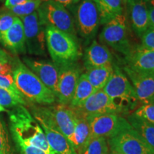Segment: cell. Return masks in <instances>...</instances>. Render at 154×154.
<instances>
[{"instance_id":"1","label":"cell","mask_w":154,"mask_h":154,"mask_svg":"<svg viewBox=\"0 0 154 154\" xmlns=\"http://www.w3.org/2000/svg\"><path fill=\"white\" fill-rule=\"evenodd\" d=\"M7 112L13 138L42 149L48 154H56L48 143L42 126L26 108L19 105Z\"/></svg>"},{"instance_id":"2","label":"cell","mask_w":154,"mask_h":154,"mask_svg":"<svg viewBox=\"0 0 154 154\" xmlns=\"http://www.w3.org/2000/svg\"><path fill=\"white\" fill-rule=\"evenodd\" d=\"M13 76L17 88L26 101L40 105H51L57 101L53 92L19 60L13 65Z\"/></svg>"},{"instance_id":"3","label":"cell","mask_w":154,"mask_h":154,"mask_svg":"<svg viewBox=\"0 0 154 154\" xmlns=\"http://www.w3.org/2000/svg\"><path fill=\"white\" fill-rule=\"evenodd\" d=\"M45 34L47 50L58 69L76 63L81 55L76 38L50 26L45 27Z\"/></svg>"},{"instance_id":"4","label":"cell","mask_w":154,"mask_h":154,"mask_svg":"<svg viewBox=\"0 0 154 154\" xmlns=\"http://www.w3.org/2000/svg\"><path fill=\"white\" fill-rule=\"evenodd\" d=\"M103 91L121 111V115L128 116L140 105L131 83L118 66Z\"/></svg>"},{"instance_id":"5","label":"cell","mask_w":154,"mask_h":154,"mask_svg":"<svg viewBox=\"0 0 154 154\" xmlns=\"http://www.w3.org/2000/svg\"><path fill=\"white\" fill-rule=\"evenodd\" d=\"M38 19L44 26H50L76 38L74 19L66 8L54 0L42 2L37 9Z\"/></svg>"},{"instance_id":"6","label":"cell","mask_w":154,"mask_h":154,"mask_svg":"<svg viewBox=\"0 0 154 154\" xmlns=\"http://www.w3.org/2000/svg\"><path fill=\"white\" fill-rule=\"evenodd\" d=\"M99 39L105 46H109L125 57L129 54L134 48L128 37L126 17L124 14L116 17L104 24Z\"/></svg>"},{"instance_id":"7","label":"cell","mask_w":154,"mask_h":154,"mask_svg":"<svg viewBox=\"0 0 154 154\" xmlns=\"http://www.w3.org/2000/svg\"><path fill=\"white\" fill-rule=\"evenodd\" d=\"M32 116L42 126L48 143L56 154H76L69 140L58 129L48 107H33Z\"/></svg>"},{"instance_id":"8","label":"cell","mask_w":154,"mask_h":154,"mask_svg":"<svg viewBox=\"0 0 154 154\" xmlns=\"http://www.w3.org/2000/svg\"><path fill=\"white\" fill-rule=\"evenodd\" d=\"M111 151L121 154H154V150L146 143L133 127L121 131L107 140Z\"/></svg>"},{"instance_id":"9","label":"cell","mask_w":154,"mask_h":154,"mask_svg":"<svg viewBox=\"0 0 154 154\" xmlns=\"http://www.w3.org/2000/svg\"><path fill=\"white\" fill-rule=\"evenodd\" d=\"M90 127L91 138L109 139L121 131L131 126L127 119L115 113L93 115L86 117Z\"/></svg>"},{"instance_id":"10","label":"cell","mask_w":154,"mask_h":154,"mask_svg":"<svg viewBox=\"0 0 154 154\" xmlns=\"http://www.w3.org/2000/svg\"><path fill=\"white\" fill-rule=\"evenodd\" d=\"M19 19L24 26L26 49L30 54L45 57L47 54L45 26L40 22L37 11Z\"/></svg>"},{"instance_id":"11","label":"cell","mask_w":154,"mask_h":154,"mask_svg":"<svg viewBox=\"0 0 154 154\" xmlns=\"http://www.w3.org/2000/svg\"><path fill=\"white\" fill-rule=\"evenodd\" d=\"M76 29L86 42L95 36L100 20L97 7L94 0H82L75 13Z\"/></svg>"},{"instance_id":"12","label":"cell","mask_w":154,"mask_h":154,"mask_svg":"<svg viewBox=\"0 0 154 154\" xmlns=\"http://www.w3.org/2000/svg\"><path fill=\"white\" fill-rule=\"evenodd\" d=\"M82 74L76 63L59 68V81L56 98L59 103L69 105Z\"/></svg>"},{"instance_id":"13","label":"cell","mask_w":154,"mask_h":154,"mask_svg":"<svg viewBox=\"0 0 154 154\" xmlns=\"http://www.w3.org/2000/svg\"><path fill=\"white\" fill-rule=\"evenodd\" d=\"M23 61L56 96L59 81V69L54 63L48 60L29 57H24Z\"/></svg>"},{"instance_id":"14","label":"cell","mask_w":154,"mask_h":154,"mask_svg":"<svg viewBox=\"0 0 154 154\" xmlns=\"http://www.w3.org/2000/svg\"><path fill=\"white\" fill-rule=\"evenodd\" d=\"M73 109L86 118L90 116L105 113H115L122 116L118 107L113 103L111 99L103 90L96 91L80 106Z\"/></svg>"},{"instance_id":"15","label":"cell","mask_w":154,"mask_h":154,"mask_svg":"<svg viewBox=\"0 0 154 154\" xmlns=\"http://www.w3.org/2000/svg\"><path fill=\"white\" fill-rule=\"evenodd\" d=\"M125 74L131 83L140 104L149 103L154 96V74L138 72L124 67Z\"/></svg>"},{"instance_id":"16","label":"cell","mask_w":154,"mask_h":154,"mask_svg":"<svg viewBox=\"0 0 154 154\" xmlns=\"http://www.w3.org/2000/svg\"><path fill=\"white\" fill-rule=\"evenodd\" d=\"M48 108L58 129L72 144L74 131V109L69 105L61 103L51 106Z\"/></svg>"},{"instance_id":"17","label":"cell","mask_w":154,"mask_h":154,"mask_svg":"<svg viewBox=\"0 0 154 154\" xmlns=\"http://www.w3.org/2000/svg\"><path fill=\"white\" fill-rule=\"evenodd\" d=\"M126 66L138 72L154 74V51L142 46L134 47L125 57Z\"/></svg>"},{"instance_id":"18","label":"cell","mask_w":154,"mask_h":154,"mask_svg":"<svg viewBox=\"0 0 154 154\" xmlns=\"http://www.w3.org/2000/svg\"><path fill=\"white\" fill-rule=\"evenodd\" d=\"M84 63L86 70L113 65V57L106 46L94 40L85 50Z\"/></svg>"},{"instance_id":"19","label":"cell","mask_w":154,"mask_h":154,"mask_svg":"<svg viewBox=\"0 0 154 154\" xmlns=\"http://www.w3.org/2000/svg\"><path fill=\"white\" fill-rule=\"evenodd\" d=\"M0 42L14 54L26 52L24 26L19 17L16 19L10 29L2 36Z\"/></svg>"},{"instance_id":"20","label":"cell","mask_w":154,"mask_h":154,"mask_svg":"<svg viewBox=\"0 0 154 154\" xmlns=\"http://www.w3.org/2000/svg\"><path fill=\"white\" fill-rule=\"evenodd\" d=\"M74 110V131L72 145L76 154H82L91 139V131L86 117Z\"/></svg>"},{"instance_id":"21","label":"cell","mask_w":154,"mask_h":154,"mask_svg":"<svg viewBox=\"0 0 154 154\" xmlns=\"http://www.w3.org/2000/svg\"><path fill=\"white\" fill-rule=\"evenodd\" d=\"M148 0H140L129 7L131 27L138 36L149 28Z\"/></svg>"},{"instance_id":"22","label":"cell","mask_w":154,"mask_h":154,"mask_svg":"<svg viewBox=\"0 0 154 154\" xmlns=\"http://www.w3.org/2000/svg\"><path fill=\"white\" fill-rule=\"evenodd\" d=\"M99 14L100 24H105L119 15L124 9V0H94Z\"/></svg>"},{"instance_id":"23","label":"cell","mask_w":154,"mask_h":154,"mask_svg":"<svg viewBox=\"0 0 154 154\" xmlns=\"http://www.w3.org/2000/svg\"><path fill=\"white\" fill-rule=\"evenodd\" d=\"M114 73V66H108L97 67V68L90 69L86 70L85 73L88 82L96 91L103 90L106 84L110 80L111 76Z\"/></svg>"},{"instance_id":"24","label":"cell","mask_w":154,"mask_h":154,"mask_svg":"<svg viewBox=\"0 0 154 154\" xmlns=\"http://www.w3.org/2000/svg\"><path fill=\"white\" fill-rule=\"evenodd\" d=\"M0 87L7 90L20 101L26 103L15 84L13 76V66L10 62L0 63Z\"/></svg>"},{"instance_id":"25","label":"cell","mask_w":154,"mask_h":154,"mask_svg":"<svg viewBox=\"0 0 154 154\" xmlns=\"http://www.w3.org/2000/svg\"><path fill=\"white\" fill-rule=\"evenodd\" d=\"M96 91L95 88L88 82L85 73L82 74L78 81V84L76 85L74 96H73L72 100L69 106L72 108L80 106L86 99H88Z\"/></svg>"},{"instance_id":"26","label":"cell","mask_w":154,"mask_h":154,"mask_svg":"<svg viewBox=\"0 0 154 154\" xmlns=\"http://www.w3.org/2000/svg\"><path fill=\"white\" fill-rule=\"evenodd\" d=\"M127 121L145 140L146 143L154 150V125H151L145 121L135 117L131 113L126 117Z\"/></svg>"},{"instance_id":"27","label":"cell","mask_w":154,"mask_h":154,"mask_svg":"<svg viewBox=\"0 0 154 154\" xmlns=\"http://www.w3.org/2000/svg\"><path fill=\"white\" fill-rule=\"evenodd\" d=\"M109 144L106 138H91L82 154H109Z\"/></svg>"},{"instance_id":"28","label":"cell","mask_w":154,"mask_h":154,"mask_svg":"<svg viewBox=\"0 0 154 154\" xmlns=\"http://www.w3.org/2000/svg\"><path fill=\"white\" fill-rule=\"evenodd\" d=\"M44 1H47V0H28L22 5H17L8 10L14 16L20 18V17L27 16L34 13V11H37L38 7L42 2Z\"/></svg>"},{"instance_id":"29","label":"cell","mask_w":154,"mask_h":154,"mask_svg":"<svg viewBox=\"0 0 154 154\" xmlns=\"http://www.w3.org/2000/svg\"><path fill=\"white\" fill-rule=\"evenodd\" d=\"M132 114L148 124L154 125V103L149 102L140 104Z\"/></svg>"},{"instance_id":"30","label":"cell","mask_w":154,"mask_h":154,"mask_svg":"<svg viewBox=\"0 0 154 154\" xmlns=\"http://www.w3.org/2000/svg\"><path fill=\"white\" fill-rule=\"evenodd\" d=\"M9 136L5 122L0 118V154H14Z\"/></svg>"},{"instance_id":"31","label":"cell","mask_w":154,"mask_h":154,"mask_svg":"<svg viewBox=\"0 0 154 154\" xmlns=\"http://www.w3.org/2000/svg\"><path fill=\"white\" fill-rule=\"evenodd\" d=\"M0 105L4 108H14L19 105H26V103L17 99L10 92L0 87Z\"/></svg>"},{"instance_id":"32","label":"cell","mask_w":154,"mask_h":154,"mask_svg":"<svg viewBox=\"0 0 154 154\" xmlns=\"http://www.w3.org/2000/svg\"><path fill=\"white\" fill-rule=\"evenodd\" d=\"M17 18L9 10L0 13V38L10 29Z\"/></svg>"},{"instance_id":"33","label":"cell","mask_w":154,"mask_h":154,"mask_svg":"<svg viewBox=\"0 0 154 154\" xmlns=\"http://www.w3.org/2000/svg\"><path fill=\"white\" fill-rule=\"evenodd\" d=\"M17 147L22 154H48L47 152L43 151L42 149L36 148L35 146L29 145L24 143L22 140L13 138Z\"/></svg>"},{"instance_id":"34","label":"cell","mask_w":154,"mask_h":154,"mask_svg":"<svg viewBox=\"0 0 154 154\" xmlns=\"http://www.w3.org/2000/svg\"><path fill=\"white\" fill-rule=\"evenodd\" d=\"M140 46L149 50L154 51V29L149 28L140 36Z\"/></svg>"},{"instance_id":"35","label":"cell","mask_w":154,"mask_h":154,"mask_svg":"<svg viewBox=\"0 0 154 154\" xmlns=\"http://www.w3.org/2000/svg\"><path fill=\"white\" fill-rule=\"evenodd\" d=\"M56 2L60 4L65 8H69V7H72L73 6H74L76 4H78L81 0H54Z\"/></svg>"},{"instance_id":"36","label":"cell","mask_w":154,"mask_h":154,"mask_svg":"<svg viewBox=\"0 0 154 154\" xmlns=\"http://www.w3.org/2000/svg\"><path fill=\"white\" fill-rule=\"evenodd\" d=\"M28 0H5V6L7 9H10L17 5H22Z\"/></svg>"},{"instance_id":"37","label":"cell","mask_w":154,"mask_h":154,"mask_svg":"<svg viewBox=\"0 0 154 154\" xmlns=\"http://www.w3.org/2000/svg\"><path fill=\"white\" fill-rule=\"evenodd\" d=\"M148 7H149V28L154 29V7L148 3Z\"/></svg>"},{"instance_id":"38","label":"cell","mask_w":154,"mask_h":154,"mask_svg":"<svg viewBox=\"0 0 154 154\" xmlns=\"http://www.w3.org/2000/svg\"><path fill=\"white\" fill-rule=\"evenodd\" d=\"M9 59H10V57L8 54L0 48V63L9 62L10 61Z\"/></svg>"},{"instance_id":"39","label":"cell","mask_w":154,"mask_h":154,"mask_svg":"<svg viewBox=\"0 0 154 154\" xmlns=\"http://www.w3.org/2000/svg\"><path fill=\"white\" fill-rule=\"evenodd\" d=\"M140 1V0H126V5H128V7L134 5V4Z\"/></svg>"},{"instance_id":"40","label":"cell","mask_w":154,"mask_h":154,"mask_svg":"<svg viewBox=\"0 0 154 154\" xmlns=\"http://www.w3.org/2000/svg\"><path fill=\"white\" fill-rule=\"evenodd\" d=\"M2 111H7V110L5 108H4L2 106L0 105V112H2Z\"/></svg>"},{"instance_id":"41","label":"cell","mask_w":154,"mask_h":154,"mask_svg":"<svg viewBox=\"0 0 154 154\" xmlns=\"http://www.w3.org/2000/svg\"><path fill=\"white\" fill-rule=\"evenodd\" d=\"M148 2H149V3L150 5L153 6L154 7V0H148Z\"/></svg>"},{"instance_id":"42","label":"cell","mask_w":154,"mask_h":154,"mask_svg":"<svg viewBox=\"0 0 154 154\" xmlns=\"http://www.w3.org/2000/svg\"><path fill=\"white\" fill-rule=\"evenodd\" d=\"M109 154H121V153H116V152H113V151H110V153H109Z\"/></svg>"},{"instance_id":"43","label":"cell","mask_w":154,"mask_h":154,"mask_svg":"<svg viewBox=\"0 0 154 154\" xmlns=\"http://www.w3.org/2000/svg\"><path fill=\"white\" fill-rule=\"evenodd\" d=\"M149 102H151V103H154V96L153 97V99H152Z\"/></svg>"},{"instance_id":"44","label":"cell","mask_w":154,"mask_h":154,"mask_svg":"<svg viewBox=\"0 0 154 154\" xmlns=\"http://www.w3.org/2000/svg\"><path fill=\"white\" fill-rule=\"evenodd\" d=\"M124 4H125V6H126V0H124Z\"/></svg>"}]
</instances>
